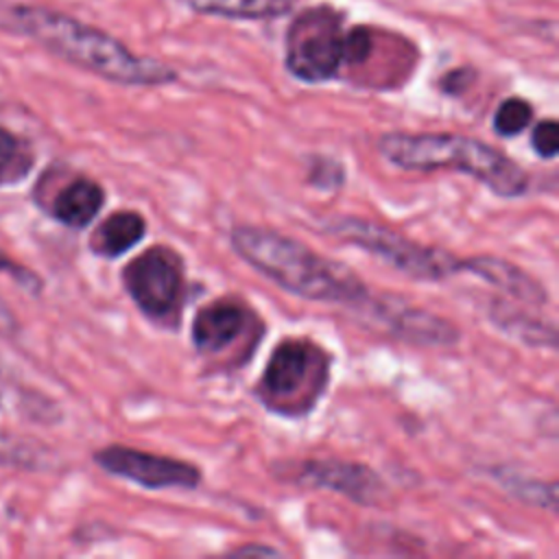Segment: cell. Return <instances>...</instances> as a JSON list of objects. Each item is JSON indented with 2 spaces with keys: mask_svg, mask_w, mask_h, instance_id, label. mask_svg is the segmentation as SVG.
Wrapping results in <instances>:
<instances>
[{
  "mask_svg": "<svg viewBox=\"0 0 559 559\" xmlns=\"http://www.w3.org/2000/svg\"><path fill=\"white\" fill-rule=\"evenodd\" d=\"M229 240L231 249L249 266L297 297L354 308L369 293L352 269L312 251L308 245L286 234L238 225Z\"/></svg>",
  "mask_w": 559,
  "mask_h": 559,
  "instance_id": "2",
  "label": "cell"
},
{
  "mask_svg": "<svg viewBox=\"0 0 559 559\" xmlns=\"http://www.w3.org/2000/svg\"><path fill=\"white\" fill-rule=\"evenodd\" d=\"M345 33L334 9L319 7L304 11L286 37V66L306 83H321L345 63Z\"/></svg>",
  "mask_w": 559,
  "mask_h": 559,
  "instance_id": "6",
  "label": "cell"
},
{
  "mask_svg": "<svg viewBox=\"0 0 559 559\" xmlns=\"http://www.w3.org/2000/svg\"><path fill=\"white\" fill-rule=\"evenodd\" d=\"M330 360V354L310 338H284L258 382L260 402L284 417L310 413L328 386Z\"/></svg>",
  "mask_w": 559,
  "mask_h": 559,
  "instance_id": "4",
  "label": "cell"
},
{
  "mask_svg": "<svg viewBox=\"0 0 559 559\" xmlns=\"http://www.w3.org/2000/svg\"><path fill=\"white\" fill-rule=\"evenodd\" d=\"M325 231L367 249L369 253L382 258L389 266L413 280L437 282L452 273H461V258L448 253L445 249L419 245L367 218L338 216L325 223Z\"/></svg>",
  "mask_w": 559,
  "mask_h": 559,
  "instance_id": "5",
  "label": "cell"
},
{
  "mask_svg": "<svg viewBox=\"0 0 559 559\" xmlns=\"http://www.w3.org/2000/svg\"><path fill=\"white\" fill-rule=\"evenodd\" d=\"M533 120V107L524 98H507L498 105L493 114V131L502 138H513L522 133Z\"/></svg>",
  "mask_w": 559,
  "mask_h": 559,
  "instance_id": "18",
  "label": "cell"
},
{
  "mask_svg": "<svg viewBox=\"0 0 559 559\" xmlns=\"http://www.w3.org/2000/svg\"><path fill=\"white\" fill-rule=\"evenodd\" d=\"M297 480L312 487H325V489L338 491L360 504L376 502L382 493V480L378 478V474L371 467L354 461H338V459L306 461L299 465Z\"/></svg>",
  "mask_w": 559,
  "mask_h": 559,
  "instance_id": "11",
  "label": "cell"
},
{
  "mask_svg": "<svg viewBox=\"0 0 559 559\" xmlns=\"http://www.w3.org/2000/svg\"><path fill=\"white\" fill-rule=\"evenodd\" d=\"M33 456L35 454L28 450V445L24 441H20L17 437L0 430V463L31 465Z\"/></svg>",
  "mask_w": 559,
  "mask_h": 559,
  "instance_id": "20",
  "label": "cell"
},
{
  "mask_svg": "<svg viewBox=\"0 0 559 559\" xmlns=\"http://www.w3.org/2000/svg\"><path fill=\"white\" fill-rule=\"evenodd\" d=\"M146 234V221L142 214L122 210L109 214L92 234L90 247L103 258H118L135 247Z\"/></svg>",
  "mask_w": 559,
  "mask_h": 559,
  "instance_id": "14",
  "label": "cell"
},
{
  "mask_svg": "<svg viewBox=\"0 0 559 559\" xmlns=\"http://www.w3.org/2000/svg\"><path fill=\"white\" fill-rule=\"evenodd\" d=\"M467 83H469V72H467V70H456V72H450V74L443 79V90H448V92H461Z\"/></svg>",
  "mask_w": 559,
  "mask_h": 559,
  "instance_id": "22",
  "label": "cell"
},
{
  "mask_svg": "<svg viewBox=\"0 0 559 559\" xmlns=\"http://www.w3.org/2000/svg\"><path fill=\"white\" fill-rule=\"evenodd\" d=\"M249 552H258V555H277V550L264 548V546H249V548H238V550H236V555H249Z\"/></svg>",
  "mask_w": 559,
  "mask_h": 559,
  "instance_id": "24",
  "label": "cell"
},
{
  "mask_svg": "<svg viewBox=\"0 0 559 559\" xmlns=\"http://www.w3.org/2000/svg\"><path fill=\"white\" fill-rule=\"evenodd\" d=\"M94 461L107 474L146 489H194L201 483V472L192 463L127 445L100 448L94 452Z\"/></svg>",
  "mask_w": 559,
  "mask_h": 559,
  "instance_id": "9",
  "label": "cell"
},
{
  "mask_svg": "<svg viewBox=\"0 0 559 559\" xmlns=\"http://www.w3.org/2000/svg\"><path fill=\"white\" fill-rule=\"evenodd\" d=\"M249 334L260 336V319L247 304L234 297L205 304L192 321V343L203 356L223 354Z\"/></svg>",
  "mask_w": 559,
  "mask_h": 559,
  "instance_id": "10",
  "label": "cell"
},
{
  "mask_svg": "<svg viewBox=\"0 0 559 559\" xmlns=\"http://www.w3.org/2000/svg\"><path fill=\"white\" fill-rule=\"evenodd\" d=\"M17 330V321L9 306L0 299V334H13Z\"/></svg>",
  "mask_w": 559,
  "mask_h": 559,
  "instance_id": "23",
  "label": "cell"
},
{
  "mask_svg": "<svg viewBox=\"0 0 559 559\" xmlns=\"http://www.w3.org/2000/svg\"><path fill=\"white\" fill-rule=\"evenodd\" d=\"M33 164L26 144L9 129L0 127V181L20 179Z\"/></svg>",
  "mask_w": 559,
  "mask_h": 559,
  "instance_id": "16",
  "label": "cell"
},
{
  "mask_svg": "<svg viewBox=\"0 0 559 559\" xmlns=\"http://www.w3.org/2000/svg\"><path fill=\"white\" fill-rule=\"evenodd\" d=\"M194 11L234 20H269L288 13L295 0H186Z\"/></svg>",
  "mask_w": 559,
  "mask_h": 559,
  "instance_id": "15",
  "label": "cell"
},
{
  "mask_svg": "<svg viewBox=\"0 0 559 559\" xmlns=\"http://www.w3.org/2000/svg\"><path fill=\"white\" fill-rule=\"evenodd\" d=\"M0 26L35 39L52 55L122 85H166L177 72L151 57L133 55L105 31L72 15L35 4H11L0 11Z\"/></svg>",
  "mask_w": 559,
  "mask_h": 559,
  "instance_id": "1",
  "label": "cell"
},
{
  "mask_svg": "<svg viewBox=\"0 0 559 559\" xmlns=\"http://www.w3.org/2000/svg\"><path fill=\"white\" fill-rule=\"evenodd\" d=\"M502 485L520 500L555 511L557 509V485L544 480H531L518 474H502Z\"/></svg>",
  "mask_w": 559,
  "mask_h": 559,
  "instance_id": "17",
  "label": "cell"
},
{
  "mask_svg": "<svg viewBox=\"0 0 559 559\" xmlns=\"http://www.w3.org/2000/svg\"><path fill=\"white\" fill-rule=\"evenodd\" d=\"M0 271L11 273V275L15 277V282H20L24 288L39 290V286H41V282H39V277H37L35 273H31L28 269H24V266L15 264V262H13L9 255H4L2 251H0Z\"/></svg>",
  "mask_w": 559,
  "mask_h": 559,
  "instance_id": "21",
  "label": "cell"
},
{
  "mask_svg": "<svg viewBox=\"0 0 559 559\" xmlns=\"http://www.w3.org/2000/svg\"><path fill=\"white\" fill-rule=\"evenodd\" d=\"M461 271H469L478 277H483L485 282L493 284L496 288L504 290L507 295L542 306L548 301V293L546 288L535 282V277H531L526 271H522L520 266H515L509 260L502 258H493V255H476V258H465L461 260Z\"/></svg>",
  "mask_w": 559,
  "mask_h": 559,
  "instance_id": "12",
  "label": "cell"
},
{
  "mask_svg": "<svg viewBox=\"0 0 559 559\" xmlns=\"http://www.w3.org/2000/svg\"><path fill=\"white\" fill-rule=\"evenodd\" d=\"M356 314L365 319L369 328H378L389 336H395L415 345H452L459 341V330L443 317L415 308L397 297H367L354 306Z\"/></svg>",
  "mask_w": 559,
  "mask_h": 559,
  "instance_id": "8",
  "label": "cell"
},
{
  "mask_svg": "<svg viewBox=\"0 0 559 559\" xmlns=\"http://www.w3.org/2000/svg\"><path fill=\"white\" fill-rule=\"evenodd\" d=\"M531 144L542 159H552L559 151V122L552 118L537 122L531 135Z\"/></svg>",
  "mask_w": 559,
  "mask_h": 559,
  "instance_id": "19",
  "label": "cell"
},
{
  "mask_svg": "<svg viewBox=\"0 0 559 559\" xmlns=\"http://www.w3.org/2000/svg\"><path fill=\"white\" fill-rule=\"evenodd\" d=\"M105 203V190L100 183L87 177H74L52 199V216L72 229L87 227Z\"/></svg>",
  "mask_w": 559,
  "mask_h": 559,
  "instance_id": "13",
  "label": "cell"
},
{
  "mask_svg": "<svg viewBox=\"0 0 559 559\" xmlns=\"http://www.w3.org/2000/svg\"><path fill=\"white\" fill-rule=\"evenodd\" d=\"M378 151L391 164L406 170H461L498 197H520L528 188V175L509 155L459 133L391 131L380 135Z\"/></svg>",
  "mask_w": 559,
  "mask_h": 559,
  "instance_id": "3",
  "label": "cell"
},
{
  "mask_svg": "<svg viewBox=\"0 0 559 559\" xmlns=\"http://www.w3.org/2000/svg\"><path fill=\"white\" fill-rule=\"evenodd\" d=\"M122 284L133 304L153 321L173 323L179 317L186 273L183 262L170 247L157 245L135 255L122 269Z\"/></svg>",
  "mask_w": 559,
  "mask_h": 559,
  "instance_id": "7",
  "label": "cell"
}]
</instances>
